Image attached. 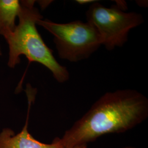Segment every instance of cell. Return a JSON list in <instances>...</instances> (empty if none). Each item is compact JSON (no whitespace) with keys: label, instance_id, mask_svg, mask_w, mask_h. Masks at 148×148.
<instances>
[{"label":"cell","instance_id":"obj_1","mask_svg":"<svg viewBox=\"0 0 148 148\" xmlns=\"http://www.w3.org/2000/svg\"><path fill=\"white\" fill-rule=\"evenodd\" d=\"M148 117V99L137 90L107 92L58 139L63 148H74L107 134L126 132Z\"/></svg>","mask_w":148,"mask_h":148},{"label":"cell","instance_id":"obj_2","mask_svg":"<svg viewBox=\"0 0 148 148\" xmlns=\"http://www.w3.org/2000/svg\"><path fill=\"white\" fill-rule=\"evenodd\" d=\"M19 23L14 30L4 38L8 45V66L14 68L21 62V56L26 57L29 63L37 62L47 68L59 83L68 81L70 74L67 68L60 65L54 57L53 51L48 47L38 32V20L43 16L35 1H21Z\"/></svg>","mask_w":148,"mask_h":148},{"label":"cell","instance_id":"obj_3","mask_svg":"<svg viewBox=\"0 0 148 148\" xmlns=\"http://www.w3.org/2000/svg\"><path fill=\"white\" fill-rule=\"evenodd\" d=\"M37 25L53 35L59 57L70 62L88 58L102 45L98 32L88 22L58 23L42 18L37 21Z\"/></svg>","mask_w":148,"mask_h":148},{"label":"cell","instance_id":"obj_4","mask_svg":"<svg viewBox=\"0 0 148 148\" xmlns=\"http://www.w3.org/2000/svg\"><path fill=\"white\" fill-rule=\"evenodd\" d=\"M86 15L87 22L98 32L102 45L110 51L123 46L130 31L144 21L141 14L126 12L117 5L106 7L97 1L90 5Z\"/></svg>","mask_w":148,"mask_h":148},{"label":"cell","instance_id":"obj_5","mask_svg":"<svg viewBox=\"0 0 148 148\" xmlns=\"http://www.w3.org/2000/svg\"><path fill=\"white\" fill-rule=\"evenodd\" d=\"M28 99V110L25 124L21 131L17 134L9 128H5L0 133V148H63L56 138L51 144L42 143L35 139L29 132L28 120L29 111L35 99L36 90L32 88L26 90Z\"/></svg>","mask_w":148,"mask_h":148},{"label":"cell","instance_id":"obj_6","mask_svg":"<svg viewBox=\"0 0 148 148\" xmlns=\"http://www.w3.org/2000/svg\"><path fill=\"white\" fill-rule=\"evenodd\" d=\"M21 9L18 0H0V35L3 37L14 30Z\"/></svg>","mask_w":148,"mask_h":148},{"label":"cell","instance_id":"obj_7","mask_svg":"<svg viewBox=\"0 0 148 148\" xmlns=\"http://www.w3.org/2000/svg\"><path fill=\"white\" fill-rule=\"evenodd\" d=\"M96 1H92V0H79L76 1V2L80 5H85L89 3H94Z\"/></svg>","mask_w":148,"mask_h":148},{"label":"cell","instance_id":"obj_8","mask_svg":"<svg viewBox=\"0 0 148 148\" xmlns=\"http://www.w3.org/2000/svg\"><path fill=\"white\" fill-rule=\"evenodd\" d=\"M74 148H87V145H80V146L74 147Z\"/></svg>","mask_w":148,"mask_h":148},{"label":"cell","instance_id":"obj_9","mask_svg":"<svg viewBox=\"0 0 148 148\" xmlns=\"http://www.w3.org/2000/svg\"><path fill=\"white\" fill-rule=\"evenodd\" d=\"M2 50H1V46H0V56H2Z\"/></svg>","mask_w":148,"mask_h":148},{"label":"cell","instance_id":"obj_10","mask_svg":"<svg viewBox=\"0 0 148 148\" xmlns=\"http://www.w3.org/2000/svg\"><path fill=\"white\" fill-rule=\"evenodd\" d=\"M123 148H136V147H125Z\"/></svg>","mask_w":148,"mask_h":148}]
</instances>
